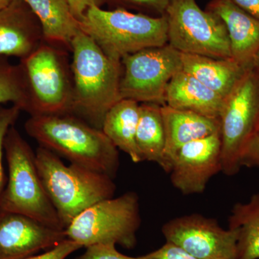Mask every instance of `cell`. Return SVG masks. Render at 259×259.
I'll return each mask as SVG.
<instances>
[{"label": "cell", "mask_w": 259, "mask_h": 259, "mask_svg": "<svg viewBox=\"0 0 259 259\" xmlns=\"http://www.w3.org/2000/svg\"><path fill=\"white\" fill-rule=\"evenodd\" d=\"M161 112L166 137L161 168L167 173L170 171L172 160L177 151L184 145L221 132L219 118L179 110L166 105H161Z\"/></svg>", "instance_id": "obj_16"}, {"label": "cell", "mask_w": 259, "mask_h": 259, "mask_svg": "<svg viewBox=\"0 0 259 259\" xmlns=\"http://www.w3.org/2000/svg\"><path fill=\"white\" fill-rule=\"evenodd\" d=\"M13 104L26 112L28 91L23 69L20 64H10L7 57H0V105Z\"/></svg>", "instance_id": "obj_23"}, {"label": "cell", "mask_w": 259, "mask_h": 259, "mask_svg": "<svg viewBox=\"0 0 259 259\" xmlns=\"http://www.w3.org/2000/svg\"><path fill=\"white\" fill-rule=\"evenodd\" d=\"M219 120L221 171L233 176L241 169L242 153L259 126V70L255 64L225 100Z\"/></svg>", "instance_id": "obj_9"}, {"label": "cell", "mask_w": 259, "mask_h": 259, "mask_svg": "<svg viewBox=\"0 0 259 259\" xmlns=\"http://www.w3.org/2000/svg\"><path fill=\"white\" fill-rule=\"evenodd\" d=\"M69 51L44 42L20 60L30 116L71 113L73 78Z\"/></svg>", "instance_id": "obj_6"}, {"label": "cell", "mask_w": 259, "mask_h": 259, "mask_svg": "<svg viewBox=\"0 0 259 259\" xmlns=\"http://www.w3.org/2000/svg\"><path fill=\"white\" fill-rule=\"evenodd\" d=\"M225 100L192 75L182 70L168 83L165 105L219 118Z\"/></svg>", "instance_id": "obj_19"}, {"label": "cell", "mask_w": 259, "mask_h": 259, "mask_svg": "<svg viewBox=\"0 0 259 259\" xmlns=\"http://www.w3.org/2000/svg\"><path fill=\"white\" fill-rule=\"evenodd\" d=\"M41 25L44 42L71 53V42L82 31L69 0H23Z\"/></svg>", "instance_id": "obj_17"}, {"label": "cell", "mask_w": 259, "mask_h": 259, "mask_svg": "<svg viewBox=\"0 0 259 259\" xmlns=\"http://www.w3.org/2000/svg\"><path fill=\"white\" fill-rule=\"evenodd\" d=\"M121 64V98L160 105L172 78L183 70L182 53L168 44L126 56Z\"/></svg>", "instance_id": "obj_10"}, {"label": "cell", "mask_w": 259, "mask_h": 259, "mask_svg": "<svg viewBox=\"0 0 259 259\" xmlns=\"http://www.w3.org/2000/svg\"><path fill=\"white\" fill-rule=\"evenodd\" d=\"M14 0H0V10L4 9L11 4Z\"/></svg>", "instance_id": "obj_32"}, {"label": "cell", "mask_w": 259, "mask_h": 259, "mask_svg": "<svg viewBox=\"0 0 259 259\" xmlns=\"http://www.w3.org/2000/svg\"><path fill=\"white\" fill-rule=\"evenodd\" d=\"M165 16L168 44L179 52L231 59V44L224 23L212 12L201 9L197 0H171Z\"/></svg>", "instance_id": "obj_8"}, {"label": "cell", "mask_w": 259, "mask_h": 259, "mask_svg": "<svg viewBox=\"0 0 259 259\" xmlns=\"http://www.w3.org/2000/svg\"><path fill=\"white\" fill-rule=\"evenodd\" d=\"M73 13L76 18L81 21L87 10L92 6L101 7L102 4L100 0H69Z\"/></svg>", "instance_id": "obj_30"}, {"label": "cell", "mask_w": 259, "mask_h": 259, "mask_svg": "<svg viewBox=\"0 0 259 259\" xmlns=\"http://www.w3.org/2000/svg\"><path fill=\"white\" fill-rule=\"evenodd\" d=\"M234 4L259 20V0H231Z\"/></svg>", "instance_id": "obj_31"}, {"label": "cell", "mask_w": 259, "mask_h": 259, "mask_svg": "<svg viewBox=\"0 0 259 259\" xmlns=\"http://www.w3.org/2000/svg\"><path fill=\"white\" fill-rule=\"evenodd\" d=\"M166 242L196 259H236L238 232L223 229L217 221L193 214L175 218L161 229Z\"/></svg>", "instance_id": "obj_11"}, {"label": "cell", "mask_w": 259, "mask_h": 259, "mask_svg": "<svg viewBox=\"0 0 259 259\" xmlns=\"http://www.w3.org/2000/svg\"><path fill=\"white\" fill-rule=\"evenodd\" d=\"M27 134L58 156L115 178L118 149L102 130L71 113L34 115L25 124Z\"/></svg>", "instance_id": "obj_2"}, {"label": "cell", "mask_w": 259, "mask_h": 259, "mask_svg": "<svg viewBox=\"0 0 259 259\" xmlns=\"http://www.w3.org/2000/svg\"><path fill=\"white\" fill-rule=\"evenodd\" d=\"M65 231L0 209V259H25L66 239Z\"/></svg>", "instance_id": "obj_13"}, {"label": "cell", "mask_w": 259, "mask_h": 259, "mask_svg": "<svg viewBox=\"0 0 259 259\" xmlns=\"http://www.w3.org/2000/svg\"><path fill=\"white\" fill-rule=\"evenodd\" d=\"M81 248L82 246L79 243L66 238L42 254L31 255L25 259H66Z\"/></svg>", "instance_id": "obj_27"}, {"label": "cell", "mask_w": 259, "mask_h": 259, "mask_svg": "<svg viewBox=\"0 0 259 259\" xmlns=\"http://www.w3.org/2000/svg\"><path fill=\"white\" fill-rule=\"evenodd\" d=\"M138 259H196L178 245L166 242L161 248Z\"/></svg>", "instance_id": "obj_28"}, {"label": "cell", "mask_w": 259, "mask_h": 259, "mask_svg": "<svg viewBox=\"0 0 259 259\" xmlns=\"http://www.w3.org/2000/svg\"><path fill=\"white\" fill-rule=\"evenodd\" d=\"M140 103L122 99L107 112L102 131L117 149L127 153L134 163L143 161L136 143Z\"/></svg>", "instance_id": "obj_20"}, {"label": "cell", "mask_w": 259, "mask_h": 259, "mask_svg": "<svg viewBox=\"0 0 259 259\" xmlns=\"http://www.w3.org/2000/svg\"><path fill=\"white\" fill-rule=\"evenodd\" d=\"M258 127H259V126H258Z\"/></svg>", "instance_id": "obj_34"}, {"label": "cell", "mask_w": 259, "mask_h": 259, "mask_svg": "<svg viewBox=\"0 0 259 259\" xmlns=\"http://www.w3.org/2000/svg\"><path fill=\"white\" fill-rule=\"evenodd\" d=\"M44 42L41 25L23 0L0 10V57L25 59Z\"/></svg>", "instance_id": "obj_14"}, {"label": "cell", "mask_w": 259, "mask_h": 259, "mask_svg": "<svg viewBox=\"0 0 259 259\" xmlns=\"http://www.w3.org/2000/svg\"><path fill=\"white\" fill-rule=\"evenodd\" d=\"M254 64L255 66H256L257 69L259 70V51L256 56H255Z\"/></svg>", "instance_id": "obj_33"}, {"label": "cell", "mask_w": 259, "mask_h": 259, "mask_svg": "<svg viewBox=\"0 0 259 259\" xmlns=\"http://www.w3.org/2000/svg\"><path fill=\"white\" fill-rule=\"evenodd\" d=\"M183 71L193 76L226 100L250 67L233 59L182 54ZM251 67V66H250Z\"/></svg>", "instance_id": "obj_18"}, {"label": "cell", "mask_w": 259, "mask_h": 259, "mask_svg": "<svg viewBox=\"0 0 259 259\" xmlns=\"http://www.w3.org/2000/svg\"><path fill=\"white\" fill-rule=\"evenodd\" d=\"M161 106L140 103L136 143L143 161L155 162L162 167L166 137Z\"/></svg>", "instance_id": "obj_21"}, {"label": "cell", "mask_w": 259, "mask_h": 259, "mask_svg": "<svg viewBox=\"0 0 259 259\" xmlns=\"http://www.w3.org/2000/svg\"><path fill=\"white\" fill-rule=\"evenodd\" d=\"M102 4L126 10H135L138 13L163 16L171 0H100Z\"/></svg>", "instance_id": "obj_24"}, {"label": "cell", "mask_w": 259, "mask_h": 259, "mask_svg": "<svg viewBox=\"0 0 259 259\" xmlns=\"http://www.w3.org/2000/svg\"><path fill=\"white\" fill-rule=\"evenodd\" d=\"M4 152L8 179L0 197V209L65 231L39 175L35 153L15 125L10 127L5 137Z\"/></svg>", "instance_id": "obj_5"}, {"label": "cell", "mask_w": 259, "mask_h": 259, "mask_svg": "<svg viewBox=\"0 0 259 259\" xmlns=\"http://www.w3.org/2000/svg\"><path fill=\"white\" fill-rule=\"evenodd\" d=\"M20 107L12 105L10 107H3L0 105V197L5 187L4 168H3V153L5 137L12 126L15 125L18 120Z\"/></svg>", "instance_id": "obj_25"}, {"label": "cell", "mask_w": 259, "mask_h": 259, "mask_svg": "<svg viewBox=\"0 0 259 259\" xmlns=\"http://www.w3.org/2000/svg\"><path fill=\"white\" fill-rule=\"evenodd\" d=\"M141 224L139 197L127 192L100 201L83 210L65 229L66 238L82 247L120 245L131 249Z\"/></svg>", "instance_id": "obj_7"}, {"label": "cell", "mask_w": 259, "mask_h": 259, "mask_svg": "<svg viewBox=\"0 0 259 259\" xmlns=\"http://www.w3.org/2000/svg\"><path fill=\"white\" fill-rule=\"evenodd\" d=\"M241 166L259 168V127L242 153Z\"/></svg>", "instance_id": "obj_29"}, {"label": "cell", "mask_w": 259, "mask_h": 259, "mask_svg": "<svg viewBox=\"0 0 259 259\" xmlns=\"http://www.w3.org/2000/svg\"><path fill=\"white\" fill-rule=\"evenodd\" d=\"M115 244H96L87 247L82 255L76 259H138L122 254Z\"/></svg>", "instance_id": "obj_26"}, {"label": "cell", "mask_w": 259, "mask_h": 259, "mask_svg": "<svg viewBox=\"0 0 259 259\" xmlns=\"http://www.w3.org/2000/svg\"><path fill=\"white\" fill-rule=\"evenodd\" d=\"M228 228L238 232L236 259H259V194L235 204Z\"/></svg>", "instance_id": "obj_22"}, {"label": "cell", "mask_w": 259, "mask_h": 259, "mask_svg": "<svg viewBox=\"0 0 259 259\" xmlns=\"http://www.w3.org/2000/svg\"><path fill=\"white\" fill-rule=\"evenodd\" d=\"M35 153L39 175L64 230L88 207L114 197L111 177L74 163L68 166L42 146Z\"/></svg>", "instance_id": "obj_3"}, {"label": "cell", "mask_w": 259, "mask_h": 259, "mask_svg": "<svg viewBox=\"0 0 259 259\" xmlns=\"http://www.w3.org/2000/svg\"><path fill=\"white\" fill-rule=\"evenodd\" d=\"M205 9L219 17L224 23L232 58L245 67L253 66L259 51V20L231 0H211Z\"/></svg>", "instance_id": "obj_15"}, {"label": "cell", "mask_w": 259, "mask_h": 259, "mask_svg": "<svg viewBox=\"0 0 259 259\" xmlns=\"http://www.w3.org/2000/svg\"><path fill=\"white\" fill-rule=\"evenodd\" d=\"M80 23L81 30L116 61L143 49L168 44L165 15L152 16L120 8L106 10L95 5L87 10Z\"/></svg>", "instance_id": "obj_4"}, {"label": "cell", "mask_w": 259, "mask_h": 259, "mask_svg": "<svg viewBox=\"0 0 259 259\" xmlns=\"http://www.w3.org/2000/svg\"><path fill=\"white\" fill-rule=\"evenodd\" d=\"M73 100L71 114L102 130L107 112L122 100L121 61L108 57L88 34L71 42Z\"/></svg>", "instance_id": "obj_1"}, {"label": "cell", "mask_w": 259, "mask_h": 259, "mask_svg": "<svg viewBox=\"0 0 259 259\" xmlns=\"http://www.w3.org/2000/svg\"><path fill=\"white\" fill-rule=\"evenodd\" d=\"M221 132L191 141L177 151L170 166V178L183 194L202 193L209 180L221 171Z\"/></svg>", "instance_id": "obj_12"}]
</instances>
